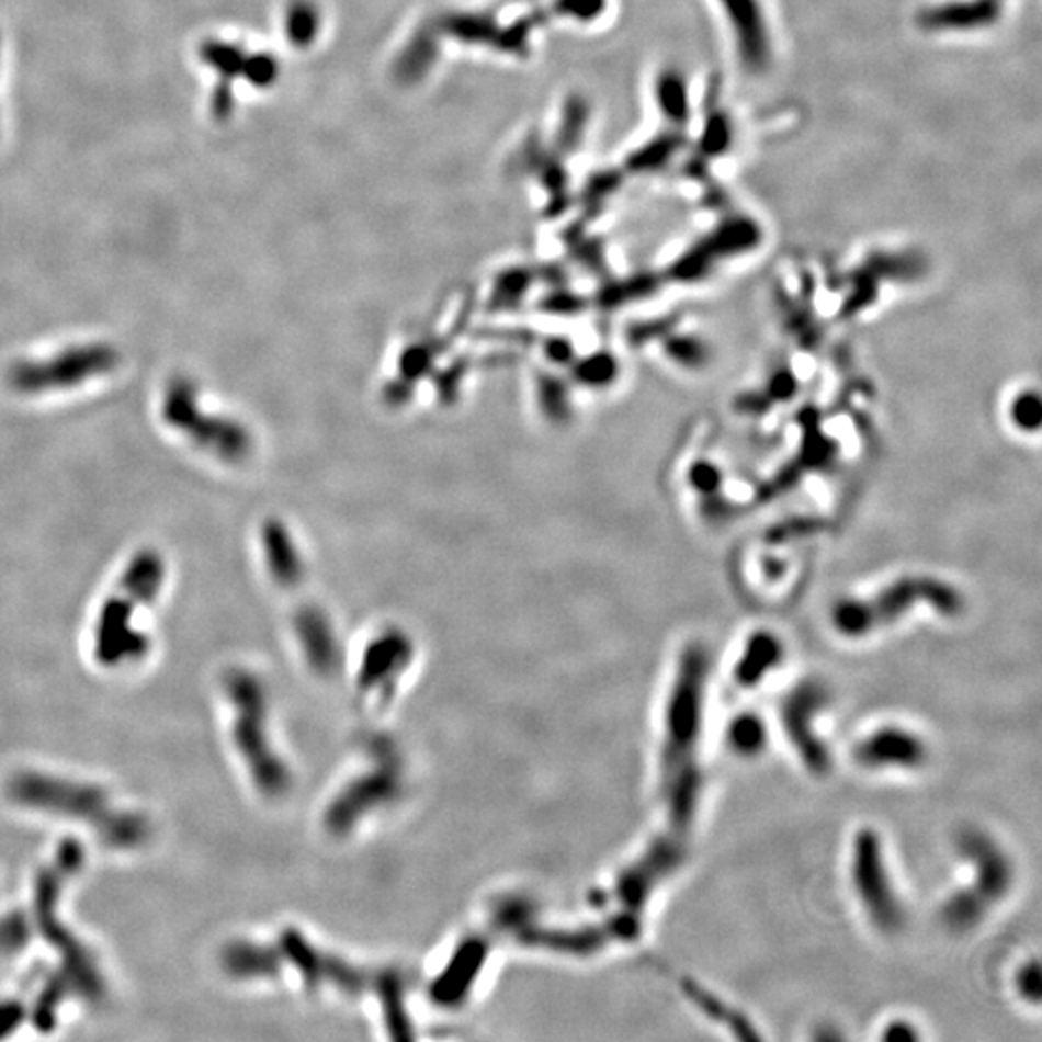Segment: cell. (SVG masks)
Segmentation results:
<instances>
[{
    "mask_svg": "<svg viewBox=\"0 0 1042 1042\" xmlns=\"http://www.w3.org/2000/svg\"><path fill=\"white\" fill-rule=\"evenodd\" d=\"M713 658L703 643H688L678 655L666 691L660 741V782L673 833H690L703 809L705 739Z\"/></svg>",
    "mask_w": 1042,
    "mask_h": 1042,
    "instance_id": "6da1fadb",
    "label": "cell"
},
{
    "mask_svg": "<svg viewBox=\"0 0 1042 1042\" xmlns=\"http://www.w3.org/2000/svg\"><path fill=\"white\" fill-rule=\"evenodd\" d=\"M9 797L27 809L88 825L113 850H136L151 834L144 815L118 807L103 788L88 782L25 770L10 778Z\"/></svg>",
    "mask_w": 1042,
    "mask_h": 1042,
    "instance_id": "7a4b0ae2",
    "label": "cell"
},
{
    "mask_svg": "<svg viewBox=\"0 0 1042 1042\" xmlns=\"http://www.w3.org/2000/svg\"><path fill=\"white\" fill-rule=\"evenodd\" d=\"M965 607V597L952 581L929 574H909L873 593L843 597L830 609L828 624L843 642L858 643L888 632L922 610L955 620Z\"/></svg>",
    "mask_w": 1042,
    "mask_h": 1042,
    "instance_id": "3957f363",
    "label": "cell"
},
{
    "mask_svg": "<svg viewBox=\"0 0 1042 1042\" xmlns=\"http://www.w3.org/2000/svg\"><path fill=\"white\" fill-rule=\"evenodd\" d=\"M958 853L965 876L940 902L938 921L952 935H970L1010 899L1018 884V867L1000 840L977 828L960 836Z\"/></svg>",
    "mask_w": 1042,
    "mask_h": 1042,
    "instance_id": "277c9868",
    "label": "cell"
},
{
    "mask_svg": "<svg viewBox=\"0 0 1042 1042\" xmlns=\"http://www.w3.org/2000/svg\"><path fill=\"white\" fill-rule=\"evenodd\" d=\"M83 865V848L76 840L60 843L53 865L41 869L33 891V911L41 935L48 944L57 948L65 965L66 981L73 990L89 1000H99L104 993V981L97 967L95 958L88 948L73 937L72 930L60 921V896L63 886L80 871Z\"/></svg>",
    "mask_w": 1042,
    "mask_h": 1042,
    "instance_id": "5b68a950",
    "label": "cell"
},
{
    "mask_svg": "<svg viewBox=\"0 0 1042 1042\" xmlns=\"http://www.w3.org/2000/svg\"><path fill=\"white\" fill-rule=\"evenodd\" d=\"M848 886L859 914L882 937L899 935L907 922V906L892 865L888 843L876 826L853 830L846 850Z\"/></svg>",
    "mask_w": 1042,
    "mask_h": 1042,
    "instance_id": "8992f818",
    "label": "cell"
},
{
    "mask_svg": "<svg viewBox=\"0 0 1042 1042\" xmlns=\"http://www.w3.org/2000/svg\"><path fill=\"white\" fill-rule=\"evenodd\" d=\"M833 705L830 690L818 680H803L778 705V729L802 769L823 778L833 770L834 757L825 722Z\"/></svg>",
    "mask_w": 1042,
    "mask_h": 1042,
    "instance_id": "52a82bcc",
    "label": "cell"
},
{
    "mask_svg": "<svg viewBox=\"0 0 1042 1042\" xmlns=\"http://www.w3.org/2000/svg\"><path fill=\"white\" fill-rule=\"evenodd\" d=\"M851 761L876 777H911L932 762V746L919 729L898 721L874 724L851 744Z\"/></svg>",
    "mask_w": 1042,
    "mask_h": 1042,
    "instance_id": "ba28073f",
    "label": "cell"
},
{
    "mask_svg": "<svg viewBox=\"0 0 1042 1042\" xmlns=\"http://www.w3.org/2000/svg\"><path fill=\"white\" fill-rule=\"evenodd\" d=\"M228 693L233 698L236 706V726L234 734L238 739L241 754L253 769L259 784L263 788L273 790L279 784L276 778V764L269 754L263 739V701L256 683L248 680L246 676H234L228 682Z\"/></svg>",
    "mask_w": 1042,
    "mask_h": 1042,
    "instance_id": "9c48e42d",
    "label": "cell"
},
{
    "mask_svg": "<svg viewBox=\"0 0 1042 1042\" xmlns=\"http://www.w3.org/2000/svg\"><path fill=\"white\" fill-rule=\"evenodd\" d=\"M747 72H764L772 60V35L761 0H718Z\"/></svg>",
    "mask_w": 1042,
    "mask_h": 1042,
    "instance_id": "30bf717a",
    "label": "cell"
},
{
    "mask_svg": "<svg viewBox=\"0 0 1042 1042\" xmlns=\"http://www.w3.org/2000/svg\"><path fill=\"white\" fill-rule=\"evenodd\" d=\"M786 662L784 642L772 632H755L749 635L738 657L732 665L729 676L739 691L761 690L772 676Z\"/></svg>",
    "mask_w": 1042,
    "mask_h": 1042,
    "instance_id": "8fae6325",
    "label": "cell"
},
{
    "mask_svg": "<svg viewBox=\"0 0 1042 1042\" xmlns=\"http://www.w3.org/2000/svg\"><path fill=\"white\" fill-rule=\"evenodd\" d=\"M1003 16V0H947L919 12L917 22L927 32H978Z\"/></svg>",
    "mask_w": 1042,
    "mask_h": 1042,
    "instance_id": "7c38bea8",
    "label": "cell"
},
{
    "mask_svg": "<svg viewBox=\"0 0 1042 1042\" xmlns=\"http://www.w3.org/2000/svg\"><path fill=\"white\" fill-rule=\"evenodd\" d=\"M724 746L741 761H755L767 754L772 738L769 721L755 711L732 714L724 726Z\"/></svg>",
    "mask_w": 1042,
    "mask_h": 1042,
    "instance_id": "4fadbf2b",
    "label": "cell"
},
{
    "mask_svg": "<svg viewBox=\"0 0 1042 1042\" xmlns=\"http://www.w3.org/2000/svg\"><path fill=\"white\" fill-rule=\"evenodd\" d=\"M655 103L672 128H683L691 118L690 88L678 68H666L655 80Z\"/></svg>",
    "mask_w": 1042,
    "mask_h": 1042,
    "instance_id": "5bb4252c",
    "label": "cell"
},
{
    "mask_svg": "<svg viewBox=\"0 0 1042 1042\" xmlns=\"http://www.w3.org/2000/svg\"><path fill=\"white\" fill-rule=\"evenodd\" d=\"M282 27L292 47H313L322 32V12L319 4H315L313 0H292L284 10Z\"/></svg>",
    "mask_w": 1042,
    "mask_h": 1042,
    "instance_id": "9a60e30c",
    "label": "cell"
},
{
    "mask_svg": "<svg viewBox=\"0 0 1042 1042\" xmlns=\"http://www.w3.org/2000/svg\"><path fill=\"white\" fill-rule=\"evenodd\" d=\"M682 147L683 137L680 129H670V132H665L660 136L653 137L637 151L632 152L630 159H627V169L637 172V174L660 172L678 157V152L682 151Z\"/></svg>",
    "mask_w": 1042,
    "mask_h": 1042,
    "instance_id": "2e32d148",
    "label": "cell"
},
{
    "mask_svg": "<svg viewBox=\"0 0 1042 1042\" xmlns=\"http://www.w3.org/2000/svg\"><path fill=\"white\" fill-rule=\"evenodd\" d=\"M434 60H437L434 37L427 33H417L398 57L396 76L406 83H414L421 80L433 68Z\"/></svg>",
    "mask_w": 1042,
    "mask_h": 1042,
    "instance_id": "e0dca14e",
    "label": "cell"
},
{
    "mask_svg": "<svg viewBox=\"0 0 1042 1042\" xmlns=\"http://www.w3.org/2000/svg\"><path fill=\"white\" fill-rule=\"evenodd\" d=\"M441 27L467 45H485L497 37V22L482 12H452L442 20Z\"/></svg>",
    "mask_w": 1042,
    "mask_h": 1042,
    "instance_id": "ac0fdd59",
    "label": "cell"
},
{
    "mask_svg": "<svg viewBox=\"0 0 1042 1042\" xmlns=\"http://www.w3.org/2000/svg\"><path fill=\"white\" fill-rule=\"evenodd\" d=\"M732 144H734V124L729 121L728 114L722 111L709 114L699 136V152L705 159H714L728 152Z\"/></svg>",
    "mask_w": 1042,
    "mask_h": 1042,
    "instance_id": "d6986e66",
    "label": "cell"
},
{
    "mask_svg": "<svg viewBox=\"0 0 1042 1042\" xmlns=\"http://www.w3.org/2000/svg\"><path fill=\"white\" fill-rule=\"evenodd\" d=\"M1041 963L1037 958H1029L1018 963L1011 975V988L1019 1003L1026 1006H1039L1041 1003Z\"/></svg>",
    "mask_w": 1042,
    "mask_h": 1042,
    "instance_id": "ffe728a7",
    "label": "cell"
},
{
    "mask_svg": "<svg viewBox=\"0 0 1042 1042\" xmlns=\"http://www.w3.org/2000/svg\"><path fill=\"white\" fill-rule=\"evenodd\" d=\"M589 122V104L584 99H569L564 114H562L560 139L562 149H576L579 139L586 134Z\"/></svg>",
    "mask_w": 1042,
    "mask_h": 1042,
    "instance_id": "44dd1931",
    "label": "cell"
},
{
    "mask_svg": "<svg viewBox=\"0 0 1042 1042\" xmlns=\"http://www.w3.org/2000/svg\"><path fill=\"white\" fill-rule=\"evenodd\" d=\"M66 985H70L66 978H53L41 990L39 1000L33 1010V1023L41 1031H48L55 1026L58 1006L65 1000Z\"/></svg>",
    "mask_w": 1042,
    "mask_h": 1042,
    "instance_id": "7402d4cb",
    "label": "cell"
},
{
    "mask_svg": "<svg viewBox=\"0 0 1042 1042\" xmlns=\"http://www.w3.org/2000/svg\"><path fill=\"white\" fill-rule=\"evenodd\" d=\"M1011 423L1023 433H1033L1041 426L1042 404L1039 394L1021 393L1011 401Z\"/></svg>",
    "mask_w": 1042,
    "mask_h": 1042,
    "instance_id": "603a6c76",
    "label": "cell"
},
{
    "mask_svg": "<svg viewBox=\"0 0 1042 1042\" xmlns=\"http://www.w3.org/2000/svg\"><path fill=\"white\" fill-rule=\"evenodd\" d=\"M281 73L276 58L267 55V53H257L251 57H246L241 76L253 86V88H271Z\"/></svg>",
    "mask_w": 1042,
    "mask_h": 1042,
    "instance_id": "cb8c5ba5",
    "label": "cell"
},
{
    "mask_svg": "<svg viewBox=\"0 0 1042 1042\" xmlns=\"http://www.w3.org/2000/svg\"><path fill=\"white\" fill-rule=\"evenodd\" d=\"M554 10L578 24H593L609 10V0H556Z\"/></svg>",
    "mask_w": 1042,
    "mask_h": 1042,
    "instance_id": "d4e9b609",
    "label": "cell"
},
{
    "mask_svg": "<svg viewBox=\"0 0 1042 1042\" xmlns=\"http://www.w3.org/2000/svg\"><path fill=\"white\" fill-rule=\"evenodd\" d=\"M30 937V927L22 915H10L0 921V950L14 952L24 947Z\"/></svg>",
    "mask_w": 1042,
    "mask_h": 1042,
    "instance_id": "484cf974",
    "label": "cell"
},
{
    "mask_svg": "<svg viewBox=\"0 0 1042 1042\" xmlns=\"http://www.w3.org/2000/svg\"><path fill=\"white\" fill-rule=\"evenodd\" d=\"M881 1037L882 1041L888 1042H907V1041H919L921 1039V1029L915 1026L911 1019L907 1018H892L881 1027Z\"/></svg>",
    "mask_w": 1042,
    "mask_h": 1042,
    "instance_id": "4316f807",
    "label": "cell"
},
{
    "mask_svg": "<svg viewBox=\"0 0 1042 1042\" xmlns=\"http://www.w3.org/2000/svg\"><path fill=\"white\" fill-rule=\"evenodd\" d=\"M25 1018V1010L22 1004L16 1000H7L0 1003V1039L12 1033Z\"/></svg>",
    "mask_w": 1042,
    "mask_h": 1042,
    "instance_id": "83f0119b",
    "label": "cell"
}]
</instances>
